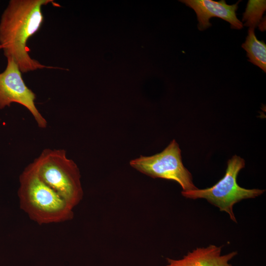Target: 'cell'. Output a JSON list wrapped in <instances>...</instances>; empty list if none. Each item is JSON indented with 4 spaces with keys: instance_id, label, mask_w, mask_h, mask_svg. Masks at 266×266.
Masks as SVG:
<instances>
[{
    "instance_id": "6da1fadb",
    "label": "cell",
    "mask_w": 266,
    "mask_h": 266,
    "mask_svg": "<svg viewBox=\"0 0 266 266\" xmlns=\"http://www.w3.org/2000/svg\"><path fill=\"white\" fill-rule=\"evenodd\" d=\"M53 0H11L0 21V45L4 55L12 58L22 73L44 68H56L40 64L29 54L27 41L41 28L42 7Z\"/></svg>"
},
{
    "instance_id": "7a4b0ae2",
    "label": "cell",
    "mask_w": 266,
    "mask_h": 266,
    "mask_svg": "<svg viewBox=\"0 0 266 266\" xmlns=\"http://www.w3.org/2000/svg\"><path fill=\"white\" fill-rule=\"evenodd\" d=\"M19 181L20 205L32 220L42 225L73 218L74 208L40 179L32 163L23 171Z\"/></svg>"
},
{
    "instance_id": "3957f363",
    "label": "cell",
    "mask_w": 266,
    "mask_h": 266,
    "mask_svg": "<svg viewBox=\"0 0 266 266\" xmlns=\"http://www.w3.org/2000/svg\"><path fill=\"white\" fill-rule=\"evenodd\" d=\"M40 179L73 208L83 192L79 168L61 149H44L32 163Z\"/></svg>"
},
{
    "instance_id": "277c9868",
    "label": "cell",
    "mask_w": 266,
    "mask_h": 266,
    "mask_svg": "<svg viewBox=\"0 0 266 266\" xmlns=\"http://www.w3.org/2000/svg\"><path fill=\"white\" fill-rule=\"evenodd\" d=\"M245 165L243 159L234 155L228 161L224 176L215 184L205 189L181 191V194L187 199H205L220 211L227 213L232 221L237 223L233 211L234 205L242 200L261 196L265 191L259 189H246L238 185L237 177Z\"/></svg>"
},
{
    "instance_id": "5b68a950",
    "label": "cell",
    "mask_w": 266,
    "mask_h": 266,
    "mask_svg": "<svg viewBox=\"0 0 266 266\" xmlns=\"http://www.w3.org/2000/svg\"><path fill=\"white\" fill-rule=\"evenodd\" d=\"M130 165L151 177L177 182L182 191L198 188L193 183L192 174L182 163L181 150L174 139L162 152L150 156H140L131 160Z\"/></svg>"
},
{
    "instance_id": "8992f818",
    "label": "cell",
    "mask_w": 266,
    "mask_h": 266,
    "mask_svg": "<svg viewBox=\"0 0 266 266\" xmlns=\"http://www.w3.org/2000/svg\"><path fill=\"white\" fill-rule=\"evenodd\" d=\"M7 61L5 70L0 73V109L12 102L19 103L31 112L40 128H45L47 121L35 105V94L26 85L14 60L8 58Z\"/></svg>"
},
{
    "instance_id": "52a82bcc",
    "label": "cell",
    "mask_w": 266,
    "mask_h": 266,
    "mask_svg": "<svg viewBox=\"0 0 266 266\" xmlns=\"http://www.w3.org/2000/svg\"><path fill=\"white\" fill-rule=\"evenodd\" d=\"M181 1L196 12L199 22L198 28L200 31L206 30L211 26L209 19L213 17L228 22L231 24L232 28L240 30L243 27L242 23L236 15L239 1L233 5L227 4L224 0L219 1L211 0H184Z\"/></svg>"
},
{
    "instance_id": "ba28073f",
    "label": "cell",
    "mask_w": 266,
    "mask_h": 266,
    "mask_svg": "<svg viewBox=\"0 0 266 266\" xmlns=\"http://www.w3.org/2000/svg\"><path fill=\"white\" fill-rule=\"evenodd\" d=\"M222 248L221 246L213 244L206 247H198L180 259L167 258L166 266H227L237 252L233 251L222 255Z\"/></svg>"
},
{
    "instance_id": "9c48e42d",
    "label": "cell",
    "mask_w": 266,
    "mask_h": 266,
    "mask_svg": "<svg viewBox=\"0 0 266 266\" xmlns=\"http://www.w3.org/2000/svg\"><path fill=\"white\" fill-rule=\"evenodd\" d=\"M242 47L246 51L249 61L266 72V45L256 37L254 29L249 28Z\"/></svg>"
},
{
    "instance_id": "30bf717a",
    "label": "cell",
    "mask_w": 266,
    "mask_h": 266,
    "mask_svg": "<svg viewBox=\"0 0 266 266\" xmlns=\"http://www.w3.org/2000/svg\"><path fill=\"white\" fill-rule=\"evenodd\" d=\"M266 0H249L247 7L243 13V21H245L244 26L254 29L257 25L259 28L262 16L266 11Z\"/></svg>"
},
{
    "instance_id": "8fae6325",
    "label": "cell",
    "mask_w": 266,
    "mask_h": 266,
    "mask_svg": "<svg viewBox=\"0 0 266 266\" xmlns=\"http://www.w3.org/2000/svg\"><path fill=\"white\" fill-rule=\"evenodd\" d=\"M0 49H2V46L0 45Z\"/></svg>"
},
{
    "instance_id": "7c38bea8",
    "label": "cell",
    "mask_w": 266,
    "mask_h": 266,
    "mask_svg": "<svg viewBox=\"0 0 266 266\" xmlns=\"http://www.w3.org/2000/svg\"><path fill=\"white\" fill-rule=\"evenodd\" d=\"M227 266H232L230 264H229Z\"/></svg>"
}]
</instances>
